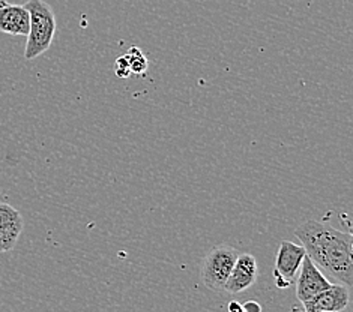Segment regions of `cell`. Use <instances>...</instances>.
<instances>
[{"mask_svg": "<svg viewBox=\"0 0 353 312\" xmlns=\"http://www.w3.org/2000/svg\"><path fill=\"white\" fill-rule=\"evenodd\" d=\"M295 236L305 249V256L340 284H353V238L349 231H340L319 221H305L295 229Z\"/></svg>", "mask_w": 353, "mask_h": 312, "instance_id": "1", "label": "cell"}, {"mask_svg": "<svg viewBox=\"0 0 353 312\" xmlns=\"http://www.w3.org/2000/svg\"><path fill=\"white\" fill-rule=\"evenodd\" d=\"M24 8L30 15V29L26 48H24V59L33 61L44 54L52 45L56 35V17L53 8L46 0H28Z\"/></svg>", "mask_w": 353, "mask_h": 312, "instance_id": "2", "label": "cell"}, {"mask_svg": "<svg viewBox=\"0 0 353 312\" xmlns=\"http://www.w3.org/2000/svg\"><path fill=\"white\" fill-rule=\"evenodd\" d=\"M238 256V249L221 245V247L214 248L205 257L203 263H201V281L209 290L215 293L224 291V285L229 280Z\"/></svg>", "mask_w": 353, "mask_h": 312, "instance_id": "3", "label": "cell"}, {"mask_svg": "<svg viewBox=\"0 0 353 312\" xmlns=\"http://www.w3.org/2000/svg\"><path fill=\"white\" fill-rule=\"evenodd\" d=\"M304 257L305 249L302 248V245L281 240L274 267L275 284L279 289H289L293 281L296 280Z\"/></svg>", "mask_w": 353, "mask_h": 312, "instance_id": "4", "label": "cell"}, {"mask_svg": "<svg viewBox=\"0 0 353 312\" xmlns=\"http://www.w3.org/2000/svg\"><path fill=\"white\" fill-rule=\"evenodd\" d=\"M331 284L321 269L305 256L296 276V296L302 305L314 299L319 293L330 289Z\"/></svg>", "mask_w": 353, "mask_h": 312, "instance_id": "5", "label": "cell"}, {"mask_svg": "<svg viewBox=\"0 0 353 312\" xmlns=\"http://www.w3.org/2000/svg\"><path fill=\"white\" fill-rule=\"evenodd\" d=\"M259 276L257 260L253 254H239L230 272L229 280L224 285V291L239 294L254 285Z\"/></svg>", "mask_w": 353, "mask_h": 312, "instance_id": "6", "label": "cell"}, {"mask_svg": "<svg viewBox=\"0 0 353 312\" xmlns=\"http://www.w3.org/2000/svg\"><path fill=\"white\" fill-rule=\"evenodd\" d=\"M23 229L24 221L19 210L8 203H0V252H10L15 248Z\"/></svg>", "mask_w": 353, "mask_h": 312, "instance_id": "7", "label": "cell"}, {"mask_svg": "<svg viewBox=\"0 0 353 312\" xmlns=\"http://www.w3.org/2000/svg\"><path fill=\"white\" fill-rule=\"evenodd\" d=\"M350 300L349 287L343 284H331L330 289L319 293L314 299L304 303L305 312H322L334 311L343 312L347 308Z\"/></svg>", "mask_w": 353, "mask_h": 312, "instance_id": "8", "label": "cell"}, {"mask_svg": "<svg viewBox=\"0 0 353 312\" xmlns=\"http://www.w3.org/2000/svg\"><path fill=\"white\" fill-rule=\"evenodd\" d=\"M29 29L30 15L24 5L0 6V32L12 37H28Z\"/></svg>", "mask_w": 353, "mask_h": 312, "instance_id": "9", "label": "cell"}, {"mask_svg": "<svg viewBox=\"0 0 353 312\" xmlns=\"http://www.w3.org/2000/svg\"><path fill=\"white\" fill-rule=\"evenodd\" d=\"M125 56H127V59H128L131 74H145L148 71L149 62H148L146 56L141 53V50L139 47H131L128 54H125Z\"/></svg>", "mask_w": 353, "mask_h": 312, "instance_id": "10", "label": "cell"}, {"mask_svg": "<svg viewBox=\"0 0 353 312\" xmlns=\"http://www.w3.org/2000/svg\"><path fill=\"white\" fill-rule=\"evenodd\" d=\"M116 75L119 79H128L131 75V70H130V63L127 56H122L116 61Z\"/></svg>", "mask_w": 353, "mask_h": 312, "instance_id": "11", "label": "cell"}, {"mask_svg": "<svg viewBox=\"0 0 353 312\" xmlns=\"http://www.w3.org/2000/svg\"><path fill=\"white\" fill-rule=\"evenodd\" d=\"M243 312H262V306L256 300H248L242 305Z\"/></svg>", "mask_w": 353, "mask_h": 312, "instance_id": "12", "label": "cell"}, {"mask_svg": "<svg viewBox=\"0 0 353 312\" xmlns=\"http://www.w3.org/2000/svg\"><path fill=\"white\" fill-rule=\"evenodd\" d=\"M229 312H243V308L239 302L236 300H232L229 303Z\"/></svg>", "mask_w": 353, "mask_h": 312, "instance_id": "13", "label": "cell"}, {"mask_svg": "<svg viewBox=\"0 0 353 312\" xmlns=\"http://www.w3.org/2000/svg\"><path fill=\"white\" fill-rule=\"evenodd\" d=\"M5 3H8V0H0V6H3Z\"/></svg>", "mask_w": 353, "mask_h": 312, "instance_id": "14", "label": "cell"}, {"mask_svg": "<svg viewBox=\"0 0 353 312\" xmlns=\"http://www.w3.org/2000/svg\"><path fill=\"white\" fill-rule=\"evenodd\" d=\"M322 312H334V311H322Z\"/></svg>", "mask_w": 353, "mask_h": 312, "instance_id": "15", "label": "cell"}]
</instances>
